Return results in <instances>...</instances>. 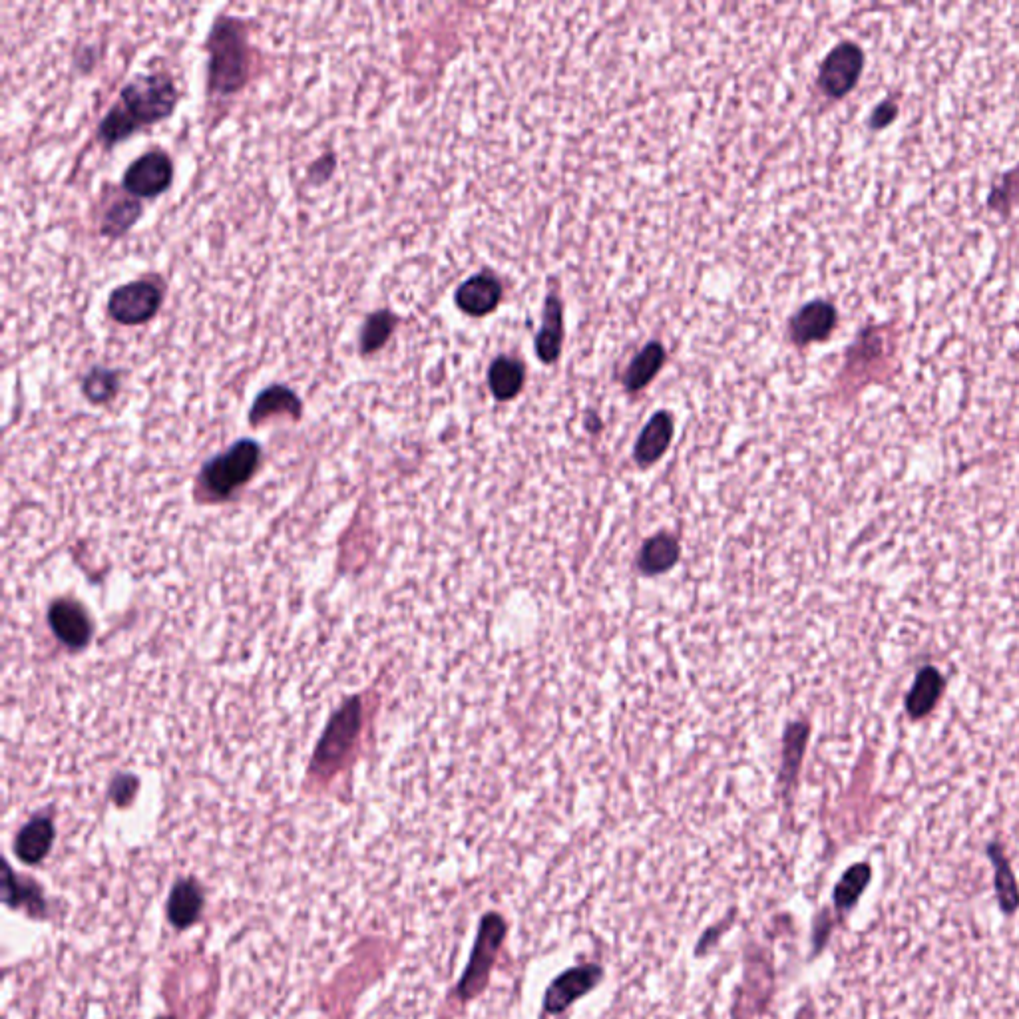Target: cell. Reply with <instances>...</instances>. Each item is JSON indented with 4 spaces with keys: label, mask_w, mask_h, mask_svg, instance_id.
I'll use <instances>...</instances> for the list:
<instances>
[{
    "label": "cell",
    "mask_w": 1019,
    "mask_h": 1019,
    "mask_svg": "<svg viewBox=\"0 0 1019 1019\" xmlns=\"http://www.w3.org/2000/svg\"><path fill=\"white\" fill-rule=\"evenodd\" d=\"M665 363V349L661 347V343L653 341L649 343L627 367L625 375H623V385L627 391L635 393L639 389H643L645 385L651 383V379L661 371Z\"/></svg>",
    "instance_id": "19"
},
{
    "label": "cell",
    "mask_w": 1019,
    "mask_h": 1019,
    "mask_svg": "<svg viewBox=\"0 0 1019 1019\" xmlns=\"http://www.w3.org/2000/svg\"><path fill=\"white\" fill-rule=\"evenodd\" d=\"M209 86L215 92L239 90L247 76V56L241 28L231 18H219L209 36Z\"/></svg>",
    "instance_id": "1"
},
{
    "label": "cell",
    "mask_w": 1019,
    "mask_h": 1019,
    "mask_svg": "<svg viewBox=\"0 0 1019 1019\" xmlns=\"http://www.w3.org/2000/svg\"><path fill=\"white\" fill-rule=\"evenodd\" d=\"M48 623L54 637L70 649L84 647L92 637V621L74 600H56L48 610Z\"/></svg>",
    "instance_id": "9"
},
{
    "label": "cell",
    "mask_w": 1019,
    "mask_h": 1019,
    "mask_svg": "<svg viewBox=\"0 0 1019 1019\" xmlns=\"http://www.w3.org/2000/svg\"><path fill=\"white\" fill-rule=\"evenodd\" d=\"M504 934H506V924L498 914H488L482 920L480 932H478V938H476V944L472 950V958H470L468 968L458 984V996L462 1000H470L486 988V982H488L490 970L494 966L496 954L502 946Z\"/></svg>",
    "instance_id": "4"
},
{
    "label": "cell",
    "mask_w": 1019,
    "mask_h": 1019,
    "mask_svg": "<svg viewBox=\"0 0 1019 1019\" xmlns=\"http://www.w3.org/2000/svg\"><path fill=\"white\" fill-rule=\"evenodd\" d=\"M864 68V52L854 42H840L820 64L818 86L830 98L846 96L860 80Z\"/></svg>",
    "instance_id": "5"
},
{
    "label": "cell",
    "mask_w": 1019,
    "mask_h": 1019,
    "mask_svg": "<svg viewBox=\"0 0 1019 1019\" xmlns=\"http://www.w3.org/2000/svg\"><path fill=\"white\" fill-rule=\"evenodd\" d=\"M942 691H944V677L940 675V671L936 667H924L918 673V677L906 697L908 715L912 719H922L924 715H928L936 707Z\"/></svg>",
    "instance_id": "17"
},
{
    "label": "cell",
    "mask_w": 1019,
    "mask_h": 1019,
    "mask_svg": "<svg viewBox=\"0 0 1019 1019\" xmlns=\"http://www.w3.org/2000/svg\"><path fill=\"white\" fill-rule=\"evenodd\" d=\"M204 908V892L196 880L176 882L168 898V920L174 928L186 930L198 922Z\"/></svg>",
    "instance_id": "13"
},
{
    "label": "cell",
    "mask_w": 1019,
    "mask_h": 1019,
    "mask_svg": "<svg viewBox=\"0 0 1019 1019\" xmlns=\"http://www.w3.org/2000/svg\"><path fill=\"white\" fill-rule=\"evenodd\" d=\"M502 297V285L496 277L488 273H478L466 279L454 295V301L460 311L470 317H484L492 313Z\"/></svg>",
    "instance_id": "10"
},
{
    "label": "cell",
    "mask_w": 1019,
    "mask_h": 1019,
    "mask_svg": "<svg viewBox=\"0 0 1019 1019\" xmlns=\"http://www.w3.org/2000/svg\"><path fill=\"white\" fill-rule=\"evenodd\" d=\"M679 558L677 538L671 534H657L645 542L643 552L639 556V564L645 574H661L675 566Z\"/></svg>",
    "instance_id": "20"
},
{
    "label": "cell",
    "mask_w": 1019,
    "mask_h": 1019,
    "mask_svg": "<svg viewBox=\"0 0 1019 1019\" xmlns=\"http://www.w3.org/2000/svg\"><path fill=\"white\" fill-rule=\"evenodd\" d=\"M836 327V309L826 301H811L797 311L791 319V337L797 345L805 347L828 339Z\"/></svg>",
    "instance_id": "11"
},
{
    "label": "cell",
    "mask_w": 1019,
    "mask_h": 1019,
    "mask_svg": "<svg viewBox=\"0 0 1019 1019\" xmlns=\"http://www.w3.org/2000/svg\"><path fill=\"white\" fill-rule=\"evenodd\" d=\"M116 389H118V377H116V373H112L108 369H94L84 379V395L92 403H106L108 399H112L116 395Z\"/></svg>",
    "instance_id": "26"
},
{
    "label": "cell",
    "mask_w": 1019,
    "mask_h": 1019,
    "mask_svg": "<svg viewBox=\"0 0 1019 1019\" xmlns=\"http://www.w3.org/2000/svg\"><path fill=\"white\" fill-rule=\"evenodd\" d=\"M136 126L138 124L130 118V114L122 106H118L104 118L100 126V136L108 144H118L124 138H128L136 130Z\"/></svg>",
    "instance_id": "27"
},
{
    "label": "cell",
    "mask_w": 1019,
    "mask_h": 1019,
    "mask_svg": "<svg viewBox=\"0 0 1019 1019\" xmlns=\"http://www.w3.org/2000/svg\"><path fill=\"white\" fill-rule=\"evenodd\" d=\"M160 303L162 293L156 285L134 281L112 291L108 299V311L112 319L122 325H140L158 313Z\"/></svg>",
    "instance_id": "6"
},
{
    "label": "cell",
    "mask_w": 1019,
    "mask_h": 1019,
    "mask_svg": "<svg viewBox=\"0 0 1019 1019\" xmlns=\"http://www.w3.org/2000/svg\"><path fill=\"white\" fill-rule=\"evenodd\" d=\"M395 323H397V319L389 311H379V313L371 315L361 331V351L373 353V351L381 349L387 343L389 335L393 333Z\"/></svg>",
    "instance_id": "23"
},
{
    "label": "cell",
    "mask_w": 1019,
    "mask_h": 1019,
    "mask_svg": "<svg viewBox=\"0 0 1019 1019\" xmlns=\"http://www.w3.org/2000/svg\"><path fill=\"white\" fill-rule=\"evenodd\" d=\"M564 309L558 297H548L544 305V321L542 329L536 337V353L538 359L546 365L556 363L562 353V341H564Z\"/></svg>",
    "instance_id": "15"
},
{
    "label": "cell",
    "mask_w": 1019,
    "mask_h": 1019,
    "mask_svg": "<svg viewBox=\"0 0 1019 1019\" xmlns=\"http://www.w3.org/2000/svg\"><path fill=\"white\" fill-rule=\"evenodd\" d=\"M868 880H870V868H868L866 864H854V866H852V868H850V870L842 876V880L838 882V886H836V890H834V902H836V906H838L840 910L850 908V906L858 900V896H860V892L864 890V886L868 884Z\"/></svg>",
    "instance_id": "24"
},
{
    "label": "cell",
    "mask_w": 1019,
    "mask_h": 1019,
    "mask_svg": "<svg viewBox=\"0 0 1019 1019\" xmlns=\"http://www.w3.org/2000/svg\"><path fill=\"white\" fill-rule=\"evenodd\" d=\"M673 430H675V424H673L671 414L663 412V410L655 412L635 442V450H633L635 460L641 466H649V464L657 462L669 448V444L673 440Z\"/></svg>",
    "instance_id": "12"
},
{
    "label": "cell",
    "mask_w": 1019,
    "mask_h": 1019,
    "mask_svg": "<svg viewBox=\"0 0 1019 1019\" xmlns=\"http://www.w3.org/2000/svg\"><path fill=\"white\" fill-rule=\"evenodd\" d=\"M54 824L48 816H38L22 826L16 836L14 852L24 864H38L54 842Z\"/></svg>",
    "instance_id": "14"
},
{
    "label": "cell",
    "mask_w": 1019,
    "mask_h": 1019,
    "mask_svg": "<svg viewBox=\"0 0 1019 1019\" xmlns=\"http://www.w3.org/2000/svg\"><path fill=\"white\" fill-rule=\"evenodd\" d=\"M257 442L245 438L235 442L225 454L215 456L205 464L202 482L209 496L225 498L231 496L239 486L251 480L259 464Z\"/></svg>",
    "instance_id": "2"
},
{
    "label": "cell",
    "mask_w": 1019,
    "mask_h": 1019,
    "mask_svg": "<svg viewBox=\"0 0 1019 1019\" xmlns=\"http://www.w3.org/2000/svg\"><path fill=\"white\" fill-rule=\"evenodd\" d=\"M279 412H287V414H293L295 418H299L301 403H299V399L289 389H285L281 385H275V387L265 389L257 397V401L253 403V408H251L249 420H251V424H259L265 418L275 416Z\"/></svg>",
    "instance_id": "21"
},
{
    "label": "cell",
    "mask_w": 1019,
    "mask_h": 1019,
    "mask_svg": "<svg viewBox=\"0 0 1019 1019\" xmlns=\"http://www.w3.org/2000/svg\"><path fill=\"white\" fill-rule=\"evenodd\" d=\"M174 178V166L166 154L150 152L138 158L124 174V188L138 198H154L166 192Z\"/></svg>",
    "instance_id": "7"
},
{
    "label": "cell",
    "mask_w": 1019,
    "mask_h": 1019,
    "mask_svg": "<svg viewBox=\"0 0 1019 1019\" xmlns=\"http://www.w3.org/2000/svg\"><path fill=\"white\" fill-rule=\"evenodd\" d=\"M600 980H602V970L598 966H582V968L564 972L548 988V992L544 996V1010L550 1014L564 1012L578 998L592 992Z\"/></svg>",
    "instance_id": "8"
},
{
    "label": "cell",
    "mask_w": 1019,
    "mask_h": 1019,
    "mask_svg": "<svg viewBox=\"0 0 1019 1019\" xmlns=\"http://www.w3.org/2000/svg\"><path fill=\"white\" fill-rule=\"evenodd\" d=\"M158 1019H174V1018H168V1016H166V1018H158Z\"/></svg>",
    "instance_id": "28"
},
{
    "label": "cell",
    "mask_w": 1019,
    "mask_h": 1019,
    "mask_svg": "<svg viewBox=\"0 0 1019 1019\" xmlns=\"http://www.w3.org/2000/svg\"><path fill=\"white\" fill-rule=\"evenodd\" d=\"M990 856L994 860V866H996V888H998V896H1000V904L1006 912H1014L1018 908L1019 894L1018 886H1016V878L1010 870V864L1008 860L1004 858L1002 850L994 844L990 846Z\"/></svg>",
    "instance_id": "22"
},
{
    "label": "cell",
    "mask_w": 1019,
    "mask_h": 1019,
    "mask_svg": "<svg viewBox=\"0 0 1019 1019\" xmlns=\"http://www.w3.org/2000/svg\"><path fill=\"white\" fill-rule=\"evenodd\" d=\"M2 896L4 904H8L14 910L26 908L30 916H42L46 910V902L38 884L28 878H22L20 874H14L8 864H4Z\"/></svg>",
    "instance_id": "16"
},
{
    "label": "cell",
    "mask_w": 1019,
    "mask_h": 1019,
    "mask_svg": "<svg viewBox=\"0 0 1019 1019\" xmlns=\"http://www.w3.org/2000/svg\"><path fill=\"white\" fill-rule=\"evenodd\" d=\"M178 102L174 82L164 74H150L132 80L122 90V108L136 124H154L168 118Z\"/></svg>",
    "instance_id": "3"
},
{
    "label": "cell",
    "mask_w": 1019,
    "mask_h": 1019,
    "mask_svg": "<svg viewBox=\"0 0 1019 1019\" xmlns=\"http://www.w3.org/2000/svg\"><path fill=\"white\" fill-rule=\"evenodd\" d=\"M524 365L510 357H498L488 371V387L498 401H512L524 385Z\"/></svg>",
    "instance_id": "18"
},
{
    "label": "cell",
    "mask_w": 1019,
    "mask_h": 1019,
    "mask_svg": "<svg viewBox=\"0 0 1019 1019\" xmlns=\"http://www.w3.org/2000/svg\"><path fill=\"white\" fill-rule=\"evenodd\" d=\"M140 213H142V207L138 202H118L108 209V213L104 217L102 231L112 237L122 235L128 227H132V223H136Z\"/></svg>",
    "instance_id": "25"
}]
</instances>
